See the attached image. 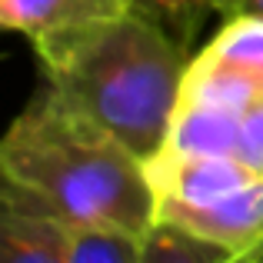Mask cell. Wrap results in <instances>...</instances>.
<instances>
[{
	"instance_id": "cell-5",
	"label": "cell",
	"mask_w": 263,
	"mask_h": 263,
	"mask_svg": "<svg viewBox=\"0 0 263 263\" xmlns=\"http://www.w3.org/2000/svg\"><path fill=\"white\" fill-rule=\"evenodd\" d=\"M200 53L263 87V17H253V13L227 17V24L217 30V37Z\"/></svg>"
},
{
	"instance_id": "cell-1",
	"label": "cell",
	"mask_w": 263,
	"mask_h": 263,
	"mask_svg": "<svg viewBox=\"0 0 263 263\" xmlns=\"http://www.w3.org/2000/svg\"><path fill=\"white\" fill-rule=\"evenodd\" d=\"M0 174V200L64 223H107L143 237L157 220L143 160L50 87L10 123Z\"/></svg>"
},
{
	"instance_id": "cell-9",
	"label": "cell",
	"mask_w": 263,
	"mask_h": 263,
	"mask_svg": "<svg viewBox=\"0 0 263 263\" xmlns=\"http://www.w3.org/2000/svg\"><path fill=\"white\" fill-rule=\"evenodd\" d=\"M230 157L240 160L247 170L263 177V93H257L240 117L233 120V137H230Z\"/></svg>"
},
{
	"instance_id": "cell-8",
	"label": "cell",
	"mask_w": 263,
	"mask_h": 263,
	"mask_svg": "<svg viewBox=\"0 0 263 263\" xmlns=\"http://www.w3.org/2000/svg\"><path fill=\"white\" fill-rule=\"evenodd\" d=\"M137 13L157 20L160 27H167L180 44H190L193 33H197L200 20L210 7L203 0H127Z\"/></svg>"
},
{
	"instance_id": "cell-2",
	"label": "cell",
	"mask_w": 263,
	"mask_h": 263,
	"mask_svg": "<svg viewBox=\"0 0 263 263\" xmlns=\"http://www.w3.org/2000/svg\"><path fill=\"white\" fill-rule=\"evenodd\" d=\"M183 47L157 20L127 10L37 57L53 93L147 163L170 137L190 64Z\"/></svg>"
},
{
	"instance_id": "cell-3",
	"label": "cell",
	"mask_w": 263,
	"mask_h": 263,
	"mask_svg": "<svg viewBox=\"0 0 263 263\" xmlns=\"http://www.w3.org/2000/svg\"><path fill=\"white\" fill-rule=\"evenodd\" d=\"M134 10L127 0H0V20L33 50H50L90 27Z\"/></svg>"
},
{
	"instance_id": "cell-7",
	"label": "cell",
	"mask_w": 263,
	"mask_h": 263,
	"mask_svg": "<svg viewBox=\"0 0 263 263\" xmlns=\"http://www.w3.org/2000/svg\"><path fill=\"white\" fill-rule=\"evenodd\" d=\"M143 263H233L223 247L174 220H154L143 233Z\"/></svg>"
},
{
	"instance_id": "cell-6",
	"label": "cell",
	"mask_w": 263,
	"mask_h": 263,
	"mask_svg": "<svg viewBox=\"0 0 263 263\" xmlns=\"http://www.w3.org/2000/svg\"><path fill=\"white\" fill-rule=\"evenodd\" d=\"M67 263H143V237L107 223H67Z\"/></svg>"
},
{
	"instance_id": "cell-4",
	"label": "cell",
	"mask_w": 263,
	"mask_h": 263,
	"mask_svg": "<svg viewBox=\"0 0 263 263\" xmlns=\"http://www.w3.org/2000/svg\"><path fill=\"white\" fill-rule=\"evenodd\" d=\"M0 260L67 263V223L50 213L0 200Z\"/></svg>"
},
{
	"instance_id": "cell-10",
	"label": "cell",
	"mask_w": 263,
	"mask_h": 263,
	"mask_svg": "<svg viewBox=\"0 0 263 263\" xmlns=\"http://www.w3.org/2000/svg\"><path fill=\"white\" fill-rule=\"evenodd\" d=\"M203 4L223 17H243V13L263 17V0H203Z\"/></svg>"
}]
</instances>
